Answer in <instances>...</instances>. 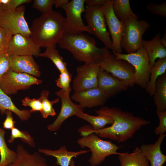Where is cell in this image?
Returning <instances> with one entry per match:
<instances>
[{
	"instance_id": "cell-10",
	"label": "cell",
	"mask_w": 166,
	"mask_h": 166,
	"mask_svg": "<svg viewBox=\"0 0 166 166\" xmlns=\"http://www.w3.org/2000/svg\"><path fill=\"white\" fill-rule=\"evenodd\" d=\"M98 64L101 69L124 82L128 87H132L135 84L134 69L126 60L117 59L111 53Z\"/></svg>"
},
{
	"instance_id": "cell-45",
	"label": "cell",
	"mask_w": 166,
	"mask_h": 166,
	"mask_svg": "<svg viewBox=\"0 0 166 166\" xmlns=\"http://www.w3.org/2000/svg\"><path fill=\"white\" fill-rule=\"evenodd\" d=\"M1 4L0 1V6H1Z\"/></svg>"
},
{
	"instance_id": "cell-18",
	"label": "cell",
	"mask_w": 166,
	"mask_h": 166,
	"mask_svg": "<svg viewBox=\"0 0 166 166\" xmlns=\"http://www.w3.org/2000/svg\"><path fill=\"white\" fill-rule=\"evenodd\" d=\"M98 87L110 97L125 91L128 86L124 82L101 68L98 76Z\"/></svg>"
},
{
	"instance_id": "cell-19",
	"label": "cell",
	"mask_w": 166,
	"mask_h": 166,
	"mask_svg": "<svg viewBox=\"0 0 166 166\" xmlns=\"http://www.w3.org/2000/svg\"><path fill=\"white\" fill-rule=\"evenodd\" d=\"M15 161L7 166H49L45 158L39 152L30 153L21 144H18Z\"/></svg>"
},
{
	"instance_id": "cell-39",
	"label": "cell",
	"mask_w": 166,
	"mask_h": 166,
	"mask_svg": "<svg viewBox=\"0 0 166 166\" xmlns=\"http://www.w3.org/2000/svg\"><path fill=\"white\" fill-rule=\"evenodd\" d=\"M159 120V125L156 127L154 132L156 135L164 134L166 131V110L156 111Z\"/></svg>"
},
{
	"instance_id": "cell-32",
	"label": "cell",
	"mask_w": 166,
	"mask_h": 166,
	"mask_svg": "<svg viewBox=\"0 0 166 166\" xmlns=\"http://www.w3.org/2000/svg\"><path fill=\"white\" fill-rule=\"evenodd\" d=\"M18 138H19L22 141L32 147L35 146V144L33 137L28 132L20 131L14 127L11 129L10 136L8 141L9 143H12L15 139Z\"/></svg>"
},
{
	"instance_id": "cell-17",
	"label": "cell",
	"mask_w": 166,
	"mask_h": 166,
	"mask_svg": "<svg viewBox=\"0 0 166 166\" xmlns=\"http://www.w3.org/2000/svg\"><path fill=\"white\" fill-rule=\"evenodd\" d=\"M10 69L19 73H25L39 77L41 72L32 56L10 55Z\"/></svg>"
},
{
	"instance_id": "cell-31",
	"label": "cell",
	"mask_w": 166,
	"mask_h": 166,
	"mask_svg": "<svg viewBox=\"0 0 166 166\" xmlns=\"http://www.w3.org/2000/svg\"><path fill=\"white\" fill-rule=\"evenodd\" d=\"M49 93L48 90H43L41 93L39 98L42 102V109L40 113L44 118H46L49 116H53L56 115L53 106L54 104L58 103L59 101V98L53 101L49 100L48 98Z\"/></svg>"
},
{
	"instance_id": "cell-11",
	"label": "cell",
	"mask_w": 166,
	"mask_h": 166,
	"mask_svg": "<svg viewBox=\"0 0 166 166\" xmlns=\"http://www.w3.org/2000/svg\"><path fill=\"white\" fill-rule=\"evenodd\" d=\"M42 80L30 74L17 73L10 69L0 81V88L7 95L16 94L19 90L28 89L32 85L40 84Z\"/></svg>"
},
{
	"instance_id": "cell-36",
	"label": "cell",
	"mask_w": 166,
	"mask_h": 166,
	"mask_svg": "<svg viewBox=\"0 0 166 166\" xmlns=\"http://www.w3.org/2000/svg\"><path fill=\"white\" fill-rule=\"evenodd\" d=\"M12 36L6 29L0 25V53L7 50Z\"/></svg>"
},
{
	"instance_id": "cell-41",
	"label": "cell",
	"mask_w": 166,
	"mask_h": 166,
	"mask_svg": "<svg viewBox=\"0 0 166 166\" xmlns=\"http://www.w3.org/2000/svg\"><path fill=\"white\" fill-rule=\"evenodd\" d=\"M6 118L3 123V128L11 129L15 127L16 122L13 120L12 112L9 110L6 111L5 113Z\"/></svg>"
},
{
	"instance_id": "cell-34",
	"label": "cell",
	"mask_w": 166,
	"mask_h": 166,
	"mask_svg": "<svg viewBox=\"0 0 166 166\" xmlns=\"http://www.w3.org/2000/svg\"><path fill=\"white\" fill-rule=\"evenodd\" d=\"M55 0H34L33 7L41 12L42 14L48 13L52 10Z\"/></svg>"
},
{
	"instance_id": "cell-42",
	"label": "cell",
	"mask_w": 166,
	"mask_h": 166,
	"mask_svg": "<svg viewBox=\"0 0 166 166\" xmlns=\"http://www.w3.org/2000/svg\"><path fill=\"white\" fill-rule=\"evenodd\" d=\"M105 0H85L87 6H101Z\"/></svg>"
},
{
	"instance_id": "cell-44",
	"label": "cell",
	"mask_w": 166,
	"mask_h": 166,
	"mask_svg": "<svg viewBox=\"0 0 166 166\" xmlns=\"http://www.w3.org/2000/svg\"><path fill=\"white\" fill-rule=\"evenodd\" d=\"M161 43L165 48H166V31L165 30V33L161 38L160 39Z\"/></svg>"
},
{
	"instance_id": "cell-20",
	"label": "cell",
	"mask_w": 166,
	"mask_h": 166,
	"mask_svg": "<svg viewBox=\"0 0 166 166\" xmlns=\"http://www.w3.org/2000/svg\"><path fill=\"white\" fill-rule=\"evenodd\" d=\"M166 134L159 135L153 144H143L140 147L141 152L150 163V166H162L166 161V156L161 150V144Z\"/></svg>"
},
{
	"instance_id": "cell-37",
	"label": "cell",
	"mask_w": 166,
	"mask_h": 166,
	"mask_svg": "<svg viewBox=\"0 0 166 166\" xmlns=\"http://www.w3.org/2000/svg\"><path fill=\"white\" fill-rule=\"evenodd\" d=\"M6 51L0 53V81L10 69V55Z\"/></svg>"
},
{
	"instance_id": "cell-24",
	"label": "cell",
	"mask_w": 166,
	"mask_h": 166,
	"mask_svg": "<svg viewBox=\"0 0 166 166\" xmlns=\"http://www.w3.org/2000/svg\"><path fill=\"white\" fill-rule=\"evenodd\" d=\"M9 110L15 114L22 121L27 120L31 115L30 110L18 109L14 104L10 97L0 88V111L2 114Z\"/></svg>"
},
{
	"instance_id": "cell-15",
	"label": "cell",
	"mask_w": 166,
	"mask_h": 166,
	"mask_svg": "<svg viewBox=\"0 0 166 166\" xmlns=\"http://www.w3.org/2000/svg\"><path fill=\"white\" fill-rule=\"evenodd\" d=\"M55 94L61 100V108L56 119L53 123L47 126V129L51 132L59 130L63 123L67 119L76 115L79 111H84V108L79 104L73 103L70 95L65 94L62 89L56 92Z\"/></svg>"
},
{
	"instance_id": "cell-33",
	"label": "cell",
	"mask_w": 166,
	"mask_h": 166,
	"mask_svg": "<svg viewBox=\"0 0 166 166\" xmlns=\"http://www.w3.org/2000/svg\"><path fill=\"white\" fill-rule=\"evenodd\" d=\"M72 75L67 69L60 72L59 77L55 80L57 85L61 88L65 93L68 95L71 91L70 83Z\"/></svg>"
},
{
	"instance_id": "cell-35",
	"label": "cell",
	"mask_w": 166,
	"mask_h": 166,
	"mask_svg": "<svg viewBox=\"0 0 166 166\" xmlns=\"http://www.w3.org/2000/svg\"><path fill=\"white\" fill-rule=\"evenodd\" d=\"M21 102L23 105L29 106L31 108L30 110L31 113L38 111L41 113L42 110V104L39 98L31 99L29 97H26L22 100Z\"/></svg>"
},
{
	"instance_id": "cell-38",
	"label": "cell",
	"mask_w": 166,
	"mask_h": 166,
	"mask_svg": "<svg viewBox=\"0 0 166 166\" xmlns=\"http://www.w3.org/2000/svg\"><path fill=\"white\" fill-rule=\"evenodd\" d=\"M147 8L152 14L166 17V1L160 4L150 3L147 5Z\"/></svg>"
},
{
	"instance_id": "cell-29",
	"label": "cell",
	"mask_w": 166,
	"mask_h": 166,
	"mask_svg": "<svg viewBox=\"0 0 166 166\" xmlns=\"http://www.w3.org/2000/svg\"><path fill=\"white\" fill-rule=\"evenodd\" d=\"M112 7L116 16L122 22L131 16L138 18L132 10L128 0H113Z\"/></svg>"
},
{
	"instance_id": "cell-30",
	"label": "cell",
	"mask_w": 166,
	"mask_h": 166,
	"mask_svg": "<svg viewBox=\"0 0 166 166\" xmlns=\"http://www.w3.org/2000/svg\"><path fill=\"white\" fill-rule=\"evenodd\" d=\"M39 56L45 57L50 59L54 64L60 72L67 69V64L64 61L63 58L59 54L56 47L46 48L45 51L40 53Z\"/></svg>"
},
{
	"instance_id": "cell-3",
	"label": "cell",
	"mask_w": 166,
	"mask_h": 166,
	"mask_svg": "<svg viewBox=\"0 0 166 166\" xmlns=\"http://www.w3.org/2000/svg\"><path fill=\"white\" fill-rule=\"evenodd\" d=\"M69 52L77 61L98 63L111 53L107 48L97 46L95 40L87 34L64 33L57 44Z\"/></svg>"
},
{
	"instance_id": "cell-46",
	"label": "cell",
	"mask_w": 166,
	"mask_h": 166,
	"mask_svg": "<svg viewBox=\"0 0 166 166\" xmlns=\"http://www.w3.org/2000/svg\"><path fill=\"white\" fill-rule=\"evenodd\" d=\"M73 166H75V165H73Z\"/></svg>"
},
{
	"instance_id": "cell-16",
	"label": "cell",
	"mask_w": 166,
	"mask_h": 166,
	"mask_svg": "<svg viewBox=\"0 0 166 166\" xmlns=\"http://www.w3.org/2000/svg\"><path fill=\"white\" fill-rule=\"evenodd\" d=\"M110 97L108 94L97 87L74 92L71 98L84 108L102 105Z\"/></svg>"
},
{
	"instance_id": "cell-21",
	"label": "cell",
	"mask_w": 166,
	"mask_h": 166,
	"mask_svg": "<svg viewBox=\"0 0 166 166\" xmlns=\"http://www.w3.org/2000/svg\"><path fill=\"white\" fill-rule=\"evenodd\" d=\"M38 150L39 152L45 155L55 157L57 160L55 164L60 166H69L73 158L90 151V150H85L77 152L69 151L65 146H63L56 150L39 148Z\"/></svg>"
},
{
	"instance_id": "cell-22",
	"label": "cell",
	"mask_w": 166,
	"mask_h": 166,
	"mask_svg": "<svg viewBox=\"0 0 166 166\" xmlns=\"http://www.w3.org/2000/svg\"><path fill=\"white\" fill-rule=\"evenodd\" d=\"M160 38V34L158 33L151 40H142V45L148 54L151 67L156 59L166 57V48L161 43Z\"/></svg>"
},
{
	"instance_id": "cell-13",
	"label": "cell",
	"mask_w": 166,
	"mask_h": 166,
	"mask_svg": "<svg viewBox=\"0 0 166 166\" xmlns=\"http://www.w3.org/2000/svg\"><path fill=\"white\" fill-rule=\"evenodd\" d=\"M113 0H105L101 6L112 39V50L121 53V42L124 30V22L120 21L115 14L112 7Z\"/></svg>"
},
{
	"instance_id": "cell-1",
	"label": "cell",
	"mask_w": 166,
	"mask_h": 166,
	"mask_svg": "<svg viewBox=\"0 0 166 166\" xmlns=\"http://www.w3.org/2000/svg\"><path fill=\"white\" fill-rule=\"evenodd\" d=\"M95 112L97 114L110 117L113 120V124L109 127L98 130H93L90 125H85L78 129V132L82 136L94 133L100 137L123 142L132 138L135 132L142 126L151 123L149 121L117 107L105 106Z\"/></svg>"
},
{
	"instance_id": "cell-25",
	"label": "cell",
	"mask_w": 166,
	"mask_h": 166,
	"mask_svg": "<svg viewBox=\"0 0 166 166\" xmlns=\"http://www.w3.org/2000/svg\"><path fill=\"white\" fill-rule=\"evenodd\" d=\"M156 111L166 109V73L159 76L156 80L153 95Z\"/></svg>"
},
{
	"instance_id": "cell-6",
	"label": "cell",
	"mask_w": 166,
	"mask_h": 166,
	"mask_svg": "<svg viewBox=\"0 0 166 166\" xmlns=\"http://www.w3.org/2000/svg\"><path fill=\"white\" fill-rule=\"evenodd\" d=\"M113 51L116 59L125 60L133 66L135 84L145 89L149 80L151 67L148 56L143 47L142 46L135 52L127 54Z\"/></svg>"
},
{
	"instance_id": "cell-14",
	"label": "cell",
	"mask_w": 166,
	"mask_h": 166,
	"mask_svg": "<svg viewBox=\"0 0 166 166\" xmlns=\"http://www.w3.org/2000/svg\"><path fill=\"white\" fill-rule=\"evenodd\" d=\"M40 48L30 36L17 34L12 36L6 51L10 55L38 57Z\"/></svg>"
},
{
	"instance_id": "cell-2",
	"label": "cell",
	"mask_w": 166,
	"mask_h": 166,
	"mask_svg": "<svg viewBox=\"0 0 166 166\" xmlns=\"http://www.w3.org/2000/svg\"><path fill=\"white\" fill-rule=\"evenodd\" d=\"M65 18L53 10L33 20L30 36L40 47H56L65 33Z\"/></svg>"
},
{
	"instance_id": "cell-27",
	"label": "cell",
	"mask_w": 166,
	"mask_h": 166,
	"mask_svg": "<svg viewBox=\"0 0 166 166\" xmlns=\"http://www.w3.org/2000/svg\"><path fill=\"white\" fill-rule=\"evenodd\" d=\"M97 115V116H92L79 111L75 116L90 123L93 130H100L104 128L107 124H113V120L110 117L105 114Z\"/></svg>"
},
{
	"instance_id": "cell-23",
	"label": "cell",
	"mask_w": 166,
	"mask_h": 166,
	"mask_svg": "<svg viewBox=\"0 0 166 166\" xmlns=\"http://www.w3.org/2000/svg\"><path fill=\"white\" fill-rule=\"evenodd\" d=\"M118 155L120 166H149L148 160L139 147L131 153H119Z\"/></svg>"
},
{
	"instance_id": "cell-26",
	"label": "cell",
	"mask_w": 166,
	"mask_h": 166,
	"mask_svg": "<svg viewBox=\"0 0 166 166\" xmlns=\"http://www.w3.org/2000/svg\"><path fill=\"white\" fill-rule=\"evenodd\" d=\"M166 70V57L158 59L151 67L149 80L145 88L150 96L154 94L157 78L165 73Z\"/></svg>"
},
{
	"instance_id": "cell-7",
	"label": "cell",
	"mask_w": 166,
	"mask_h": 166,
	"mask_svg": "<svg viewBox=\"0 0 166 166\" xmlns=\"http://www.w3.org/2000/svg\"><path fill=\"white\" fill-rule=\"evenodd\" d=\"M25 7L23 5L14 10L0 6V25L12 35L20 34L30 36V28L25 20Z\"/></svg>"
},
{
	"instance_id": "cell-40",
	"label": "cell",
	"mask_w": 166,
	"mask_h": 166,
	"mask_svg": "<svg viewBox=\"0 0 166 166\" xmlns=\"http://www.w3.org/2000/svg\"><path fill=\"white\" fill-rule=\"evenodd\" d=\"M31 1L30 0H8L6 5L1 6L8 9L14 10L24 4L29 3Z\"/></svg>"
},
{
	"instance_id": "cell-28",
	"label": "cell",
	"mask_w": 166,
	"mask_h": 166,
	"mask_svg": "<svg viewBox=\"0 0 166 166\" xmlns=\"http://www.w3.org/2000/svg\"><path fill=\"white\" fill-rule=\"evenodd\" d=\"M5 130L0 127V166H7L14 162L17 154L16 152L9 148L6 143Z\"/></svg>"
},
{
	"instance_id": "cell-8",
	"label": "cell",
	"mask_w": 166,
	"mask_h": 166,
	"mask_svg": "<svg viewBox=\"0 0 166 166\" xmlns=\"http://www.w3.org/2000/svg\"><path fill=\"white\" fill-rule=\"evenodd\" d=\"M85 0H72L61 7L66 14L65 33L74 34L86 32L93 34L83 21L82 14L85 12Z\"/></svg>"
},
{
	"instance_id": "cell-5",
	"label": "cell",
	"mask_w": 166,
	"mask_h": 166,
	"mask_svg": "<svg viewBox=\"0 0 166 166\" xmlns=\"http://www.w3.org/2000/svg\"><path fill=\"white\" fill-rule=\"evenodd\" d=\"M138 18L131 16L123 22L121 46L128 53L136 52L142 46L143 35L151 26L147 21L138 20Z\"/></svg>"
},
{
	"instance_id": "cell-9",
	"label": "cell",
	"mask_w": 166,
	"mask_h": 166,
	"mask_svg": "<svg viewBox=\"0 0 166 166\" xmlns=\"http://www.w3.org/2000/svg\"><path fill=\"white\" fill-rule=\"evenodd\" d=\"M101 6H87L85 11V17L88 26L94 35L101 41L105 47L112 49V41L106 28L104 15Z\"/></svg>"
},
{
	"instance_id": "cell-43",
	"label": "cell",
	"mask_w": 166,
	"mask_h": 166,
	"mask_svg": "<svg viewBox=\"0 0 166 166\" xmlns=\"http://www.w3.org/2000/svg\"><path fill=\"white\" fill-rule=\"evenodd\" d=\"M69 1V0H55L54 5L56 8L61 7L67 3Z\"/></svg>"
},
{
	"instance_id": "cell-4",
	"label": "cell",
	"mask_w": 166,
	"mask_h": 166,
	"mask_svg": "<svg viewBox=\"0 0 166 166\" xmlns=\"http://www.w3.org/2000/svg\"><path fill=\"white\" fill-rule=\"evenodd\" d=\"M77 144L81 148L90 149L91 155L88 160L92 166H97L102 162L108 156L118 155L119 147L112 142L103 140L94 133L82 136L77 140Z\"/></svg>"
},
{
	"instance_id": "cell-12",
	"label": "cell",
	"mask_w": 166,
	"mask_h": 166,
	"mask_svg": "<svg viewBox=\"0 0 166 166\" xmlns=\"http://www.w3.org/2000/svg\"><path fill=\"white\" fill-rule=\"evenodd\" d=\"M101 67L97 63L85 62L77 67V74L72 82L74 92L98 87V76Z\"/></svg>"
}]
</instances>
